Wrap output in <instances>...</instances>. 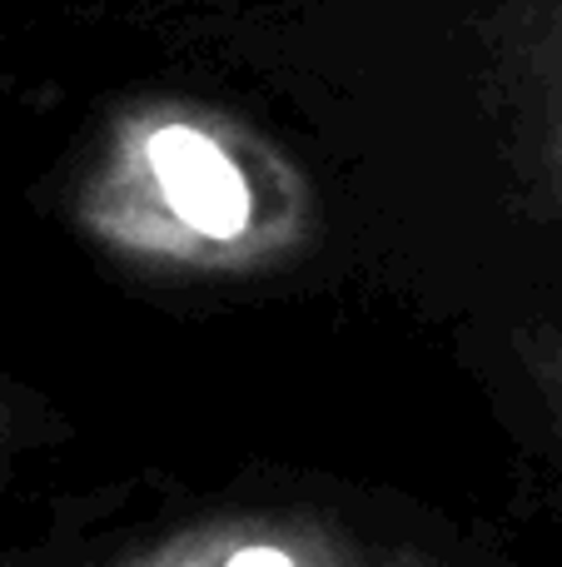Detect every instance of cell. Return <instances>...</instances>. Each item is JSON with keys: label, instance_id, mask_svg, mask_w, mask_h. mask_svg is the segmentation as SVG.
Returning <instances> with one entry per match:
<instances>
[{"label": "cell", "instance_id": "obj_2", "mask_svg": "<svg viewBox=\"0 0 562 567\" xmlns=\"http://www.w3.org/2000/svg\"><path fill=\"white\" fill-rule=\"evenodd\" d=\"M493 75L518 159L562 205V0H523L493 20Z\"/></svg>", "mask_w": 562, "mask_h": 567}, {"label": "cell", "instance_id": "obj_1", "mask_svg": "<svg viewBox=\"0 0 562 567\" xmlns=\"http://www.w3.org/2000/svg\"><path fill=\"white\" fill-rule=\"evenodd\" d=\"M75 219L129 265L249 275L304 245L314 209L299 169L244 120L149 100L110 120Z\"/></svg>", "mask_w": 562, "mask_h": 567}, {"label": "cell", "instance_id": "obj_3", "mask_svg": "<svg viewBox=\"0 0 562 567\" xmlns=\"http://www.w3.org/2000/svg\"><path fill=\"white\" fill-rule=\"evenodd\" d=\"M125 567H354L329 533L274 518H235L189 528Z\"/></svg>", "mask_w": 562, "mask_h": 567}, {"label": "cell", "instance_id": "obj_5", "mask_svg": "<svg viewBox=\"0 0 562 567\" xmlns=\"http://www.w3.org/2000/svg\"><path fill=\"white\" fill-rule=\"evenodd\" d=\"M15 449H20V413L10 409L6 399H0V478H6V468H10V458H15Z\"/></svg>", "mask_w": 562, "mask_h": 567}, {"label": "cell", "instance_id": "obj_4", "mask_svg": "<svg viewBox=\"0 0 562 567\" xmlns=\"http://www.w3.org/2000/svg\"><path fill=\"white\" fill-rule=\"evenodd\" d=\"M533 379H538V393H543L548 419H553V433L562 443V349L558 343L548 353H533Z\"/></svg>", "mask_w": 562, "mask_h": 567}]
</instances>
